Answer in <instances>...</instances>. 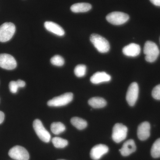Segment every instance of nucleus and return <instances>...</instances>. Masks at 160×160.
<instances>
[{"label":"nucleus","mask_w":160,"mask_h":160,"mask_svg":"<svg viewBox=\"0 0 160 160\" xmlns=\"http://www.w3.org/2000/svg\"><path fill=\"white\" fill-rule=\"evenodd\" d=\"M9 155L15 160H29V152L25 148L19 146H15L9 152Z\"/></svg>","instance_id":"8"},{"label":"nucleus","mask_w":160,"mask_h":160,"mask_svg":"<svg viewBox=\"0 0 160 160\" xmlns=\"http://www.w3.org/2000/svg\"><path fill=\"white\" fill-rule=\"evenodd\" d=\"M150 125L148 122L141 123L138 127L137 134L138 138L141 141H145L150 136Z\"/></svg>","instance_id":"12"},{"label":"nucleus","mask_w":160,"mask_h":160,"mask_svg":"<svg viewBox=\"0 0 160 160\" xmlns=\"http://www.w3.org/2000/svg\"><path fill=\"white\" fill-rule=\"evenodd\" d=\"M58 160H64V159H59Z\"/></svg>","instance_id":"30"},{"label":"nucleus","mask_w":160,"mask_h":160,"mask_svg":"<svg viewBox=\"0 0 160 160\" xmlns=\"http://www.w3.org/2000/svg\"><path fill=\"white\" fill-rule=\"evenodd\" d=\"M17 66L16 61L11 55L0 54V67L7 70H12L15 69Z\"/></svg>","instance_id":"9"},{"label":"nucleus","mask_w":160,"mask_h":160,"mask_svg":"<svg viewBox=\"0 0 160 160\" xmlns=\"http://www.w3.org/2000/svg\"><path fill=\"white\" fill-rule=\"evenodd\" d=\"M71 123L77 129L82 130L85 129L87 126L86 120L78 117H73L71 119Z\"/></svg>","instance_id":"19"},{"label":"nucleus","mask_w":160,"mask_h":160,"mask_svg":"<svg viewBox=\"0 0 160 160\" xmlns=\"http://www.w3.org/2000/svg\"><path fill=\"white\" fill-rule=\"evenodd\" d=\"M89 106L95 109L102 108L106 106L107 102L102 98L94 97L91 98L88 101Z\"/></svg>","instance_id":"18"},{"label":"nucleus","mask_w":160,"mask_h":160,"mask_svg":"<svg viewBox=\"0 0 160 160\" xmlns=\"http://www.w3.org/2000/svg\"><path fill=\"white\" fill-rule=\"evenodd\" d=\"M86 67L84 65H78L76 66L74 73L77 77L82 78L86 74Z\"/></svg>","instance_id":"23"},{"label":"nucleus","mask_w":160,"mask_h":160,"mask_svg":"<svg viewBox=\"0 0 160 160\" xmlns=\"http://www.w3.org/2000/svg\"><path fill=\"white\" fill-rule=\"evenodd\" d=\"M66 126L60 122H53L51 125V130L53 134L58 135L66 130Z\"/></svg>","instance_id":"20"},{"label":"nucleus","mask_w":160,"mask_h":160,"mask_svg":"<svg viewBox=\"0 0 160 160\" xmlns=\"http://www.w3.org/2000/svg\"><path fill=\"white\" fill-rule=\"evenodd\" d=\"M145 59L148 62H153L157 59L160 54V50L157 45L151 41H147L144 47Z\"/></svg>","instance_id":"1"},{"label":"nucleus","mask_w":160,"mask_h":160,"mask_svg":"<svg viewBox=\"0 0 160 160\" xmlns=\"http://www.w3.org/2000/svg\"><path fill=\"white\" fill-rule=\"evenodd\" d=\"M16 31L13 23L6 22L0 26V42H5L11 39Z\"/></svg>","instance_id":"3"},{"label":"nucleus","mask_w":160,"mask_h":160,"mask_svg":"<svg viewBox=\"0 0 160 160\" xmlns=\"http://www.w3.org/2000/svg\"><path fill=\"white\" fill-rule=\"evenodd\" d=\"M44 26L48 31L59 36H62L65 34L64 29L57 23L52 22H46L44 24Z\"/></svg>","instance_id":"16"},{"label":"nucleus","mask_w":160,"mask_h":160,"mask_svg":"<svg viewBox=\"0 0 160 160\" xmlns=\"http://www.w3.org/2000/svg\"><path fill=\"white\" fill-rule=\"evenodd\" d=\"M129 16L124 12H114L107 15L106 19L109 22L114 25H121L129 19Z\"/></svg>","instance_id":"7"},{"label":"nucleus","mask_w":160,"mask_h":160,"mask_svg":"<svg viewBox=\"0 0 160 160\" xmlns=\"http://www.w3.org/2000/svg\"><path fill=\"white\" fill-rule=\"evenodd\" d=\"M17 82L18 86L19 88H23V87H25V86H26V83L22 80H18L17 81Z\"/></svg>","instance_id":"27"},{"label":"nucleus","mask_w":160,"mask_h":160,"mask_svg":"<svg viewBox=\"0 0 160 160\" xmlns=\"http://www.w3.org/2000/svg\"><path fill=\"white\" fill-rule=\"evenodd\" d=\"M136 150V146L133 140L130 139L126 141L123 144L122 147L119 149L121 154L126 157L133 153Z\"/></svg>","instance_id":"14"},{"label":"nucleus","mask_w":160,"mask_h":160,"mask_svg":"<svg viewBox=\"0 0 160 160\" xmlns=\"http://www.w3.org/2000/svg\"><path fill=\"white\" fill-rule=\"evenodd\" d=\"M128 129L125 125L121 123H117L113 126L112 129V140L115 142L120 143L126 138L127 137Z\"/></svg>","instance_id":"5"},{"label":"nucleus","mask_w":160,"mask_h":160,"mask_svg":"<svg viewBox=\"0 0 160 160\" xmlns=\"http://www.w3.org/2000/svg\"><path fill=\"white\" fill-rule=\"evenodd\" d=\"M5 119V114L2 111H0V124H2Z\"/></svg>","instance_id":"29"},{"label":"nucleus","mask_w":160,"mask_h":160,"mask_svg":"<svg viewBox=\"0 0 160 160\" xmlns=\"http://www.w3.org/2000/svg\"><path fill=\"white\" fill-rule=\"evenodd\" d=\"M52 143L57 148H64L68 146L67 140L59 137H55L52 139Z\"/></svg>","instance_id":"22"},{"label":"nucleus","mask_w":160,"mask_h":160,"mask_svg":"<svg viewBox=\"0 0 160 160\" xmlns=\"http://www.w3.org/2000/svg\"></svg>","instance_id":"31"},{"label":"nucleus","mask_w":160,"mask_h":160,"mask_svg":"<svg viewBox=\"0 0 160 160\" xmlns=\"http://www.w3.org/2000/svg\"><path fill=\"white\" fill-rule=\"evenodd\" d=\"M139 94V87L136 82H133L130 84L127 93H126V99L129 106H134L137 101Z\"/></svg>","instance_id":"10"},{"label":"nucleus","mask_w":160,"mask_h":160,"mask_svg":"<svg viewBox=\"0 0 160 160\" xmlns=\"http://www.w3.org/2000/svg\"><path fill=\"white\" fill-rule=\"evenodd\" d=\"M151 154L155 158H160V138L153 143L151 149Z\"/></svg>","instance_id":"21"},{"label":"nucleus","mask_w":160,"mask_h":160,"mask_svg":"<svg viewBox=\"0 0 160 160\" xmlns=\"http://www.w3.org/2000/svg\"><path fill=\"white\" fill-rule=\"evenodd\" d=\"M111 76L104 72H98L90 78V81L94 84L108 82L111 80Z\"/></svg>","instance_id":"15"},{"label":"nucleus","mask_w":160,"mask_h":160,"mask_svg":"<svg viewBox=\"0 0 160 160\" xmlns=\"http://www.w3.org/2000/svg\"><path fill=\"white\" fill-rule=\"evenodd\" d=\"M90 40L98 51L101 53H106L110 49L109 42L99 35L92 34L90 36Z\"/></svg>","instance_id":"2"},{"label":"nucleus","mask_w":160,"mask_h":160,"mask_svg":"<svg viewBox=\"0 0 160 160\" xmlns=\"http://www.w3.org/2000/svg\"><path fill=\"white\" fill-rule=\"evenodd\" d=\"M33 127L39 138L44 142L48 143L51 139V135L47 131L42 122L39 119L35 120L33 122Z\"/></svg>","instance_id":"6"},{"label":"nucleus","mask_w":160,"mask_h":160,"mask_svg":"<svg viewBox=\"0 0 160 160\" xmlns=\"http://www.w3.org/2000/svg\"><path fill=\"white\" fill-rule=\"evenodd\" d=\"M92 6L89 3H78L73 4L71 6V10L72 12H84L89 11L91 9Z\"/></svg>","instance_id":"17"},{"label":"nucleus","mask_w":160,"mask_h":160,"mask_svg":"<svg viewBox=\"0 0 160 160\" xmlns=\"http://www.w3.org/2000/svg\"><path fill=\"white\" fill-rule=\"evenodd\" d=\"M19 87L18 83L15 81H11L9 84V88L10 92L12 93L17 92Z\"/></svg>","instance_id":"26"},{"label":"nucleus","mask_w":160,"mask_h":160,"mask_svg":"<svg viewBox=\"0 0 160 160\" xmlns=\"http://www.w3.org/2000/svg\"><path fill=\"white\" fill-rule=\"evenodd\" d=\"M73 94L72 92H66L49 100L47 105L50 107H61L65 106L72 102L73 99Z\"/></svg>","instance_id":"4"},{"label":"nucleus","mask_w":160,"mask_h":160,"mask_svg":"<svg viewBox=\"0 0 160 160\" xmlns=\"http://www.w3.org/2000/svg\"><path fill=\"white\" fill-rule=\"evenodd\" d=\"M122 52L126 56L135 57L139 55L141 52V47L138 44L131 43L123 48Z\"/></svg>","instance_id":"13"},{"label":"nucleus","mask_w":160,"mask_h":160,"mask_svg":"<svg viewBox=\"0 0 160 160\" xmlns=\"http://www.w3.org/2000/svg\"><path fill=\"white\" fill-rule=\"evenodd\" d=\"M152 95L155 99L160 100V84L153 88L152 92Z\"/></svg>","instance_id":"25"},{"label":"nucleus","mask_w":160,"mask_h":160,"mask_svg":"<svg viewBox=\"0 0 160 160\" xmlns=\"http://www.w3.org/2000/svg\"><path fill=\"white\" fill-rule=\"evenodd\" d=\"M109 151V148L106 145L99 144L92 147L90 152V157L92 160H98Z\"/></svg>","instance_id":"11"},{"label":"nucleus","mask_w":160,"mask_h":160,"mask_svg":"<svg viewBox=\"0 0 160 160\" xmlns=\"http://www.w3.org/2000/svg\"><path fill=\"white\" fill-rule=\"evenodd\" d=\"M149 1L155 6L160 7V0H149Z\"/></svg>","instance_id":"28"},{"label":"nucleus","mask_w":160,"mask_h":160,"mask_svg":"<svg viewBox=\"0 0 160 160\" xmlns=\"http://www.w3.org/2000/svg\"><path fill=\"white\" fill-rule=\"evenodd\" d=\"M50 62L54 66H62L65 63V60L61 56L57 55L51 58Z\"/></svg>","instance_id":"24"}]
</instances>
